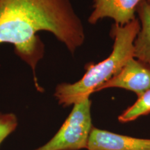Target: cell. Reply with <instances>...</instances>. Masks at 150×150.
Returning <instances> with one entry per match:
<instances>
[{"label":"cell","instance_id":"cell-10","mask_svg":"<svg viewBox=\"0 0 150 150\" xmlns=\"http://www.w3.org/2000/svg\"><path fill=\"white\" fill-rule=\"evenodd\" d=\"M146 1H149V2L150 3V0H146Z\"/></svg>","mask_w":150,"mask_h":150},{"label":"cell","instance_id":"cell-6","mask_svg":"<svg viewBox=\"0 0 150 150\" xmlns=\"http://www.w3.org/2000/svg\"><path fill=\"white\" fill-rule=\"evenodd\" d=\"M87 150H150V139L120 135L93 127Z\"/></svg>","mask_w":150,"mask_h":150},{"label":"cell","instance_id":"cell-1","mask_svg":"<svg viewBox=\"0 0 150 150\" xmlns=\"http://www.w3.org/2000/svg\"><path fill=\"white\" fill-rule=\"evenodd\" d=\"M52 33L74 54L83 45L86 33L71 0H0V45L11 44L14 52L33 72L45 52L38 33Z\"/></svg>","mask_w":150,"mask_h":150},{"label":"cell","instance_id":"cell-2","mask_svg":"<svg viewBox=\"0 0 150 150\" xmlns=\"http://www.w3.org/2000/svg\"><path fill=\"white\" fill-rule=\"evenodd\" d=\"M140 29L137 18L124 26L115 24L112 29L114 43L111 53L99 63L86 65L85 74L77 81L58 84L54 96L59 104L68 107L90 98L100 86L117 74L134 58V42Z\"/></svg>","mask_w":150,"mask_h":150},{"label":"cell","instance_id":"cell-5","mask_svg":"<svg viewBox=\"0 0 150 150\" xmlns=\"http://www.w3.org/2000/svg\"><path fill=\"white\" fill-rule=\"evenodd\" d=\"M142 0H93V11L88 19L91 24L111 18L115 24L124 26L136 19L138 5Z\"/></svg>","mask_w":150,"mask_h":150},{"label":"cell","instance_id":"cell-8","mask_svg":"<svg viewBox=\"0 0 150 150\" xmlns=\"http://www.w3.org/2000/svg\"><path fill=\"white\" fill-rule=\"evenodd\" d=\"M150 113V89L147 90L141 95L134 104L131 105L122 112L118 117V121L127 123L136 120L137 118Z\"/></svg>","mask_w":150,"mask_h":150},{"label":"cell","instance_id":"cell-9","mask_svg":"<svg viewBox=\"0 0 150 150\" xmlns=\"http://www.w3.org/2000/svg\"><path fill=\"white\" fill-rule=\"evenodd\" d=\"M18 117L13 112L0 111V146L18 128Z\"/></svg>","mask_w":150,"mask_h":150},{"label":"cell","instance_id":"cell-3","mask_svg":"<svg viewBox=\"0 0 150 150\" xmlns=\"http://www.w3.org/2000/svg\"><path fill=\"white\" fill-rule=\"evenodd\" d=\"M92 102L87 98L73 105L59 130L47 142L32 150L86 149L93 129Z\"/></svg>","mask_w":150,"mask_h":150},{"label":"cell","instance_id":"cell-7","mask_svg":"<svg viewBox=\"0 0 150 150\" xmlns=\"http://www.w3.org/2000/svg\"><path fill=\"white\" fill-rule=\"evenodd\" d=\"M136 13L140 29L134 42V58L150 68V3L142 0Z\"/></svg>","mask_w":150,"mask_h":150},{"label":"cell","instance_id":"cell-4","mask_svg":"<svg viewBox=\"0 0 150 150\" xmlns=\"http://www.w3.org/2000/svg\"><path fill=\"white\" fill-rule=\"evenodd\" d=\"M113 88L132 91L139 97L150 89V68L132 58L117 74L100 86L97 92Z\"/></svg>","mask_w":150,"mask_h":150}]
</instances>
